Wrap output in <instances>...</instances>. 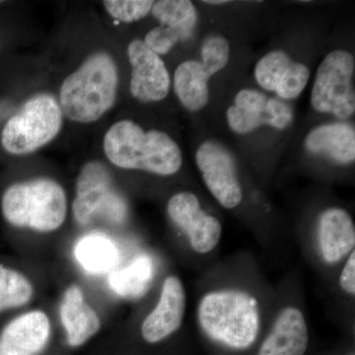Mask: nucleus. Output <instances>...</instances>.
Wrapping results in <instances>:
<instances>
[{
    "instance_id": "1",
    "label": "nucleus",
    "mask_w": 355,
    "mask_h": 355,
    "mask_svg": "<svg viewBox=\"0 0 355 355\" xmlns=\"http://www.w3.org/2000/svg\"><path fill=\"white\" fill-rule=\"evenodd\" d=\"M104 151L114 165L169 176L183 163L181 149L160 130L144 132L132 121H121L104 137Z\"/></svg>"
},
{
    "instance_id": "2",
    "label": "nucleus",
    "mask_w": 355,
    "mask_h": 355,
    "mask_svg": "<svg viewBox=\"0 0 355 355\" xmlns=\"http://www.w3.org/2000/svg\"><path fill=\"white\" fill-rule=\"evenodd\" d=\"M118 69L107 53H96L62 83L60 109L69 120L93 123L114 106Z\"/></svg>"
},
{
    "instance_id": "3",
    "label": "nucleus",
    "mask_w": 355,
    "mask_h": 355,
    "mask_svg": "<svg viewBox=\"0 0 355 355\" xmlns=\"http://www.w3.org/2000/svg\"><path fill=\"white\" fill-rule=\"evenodd\" d=\"M198 321L205 335L230 349H246L260 330L257 299L247 292H210L198 306Z\"/></svg>"
},
{
    "instance_id": "4",
    "label": "nucleus",
    "mask_w": 355,
    "mask_h": 355,
    "mask_svg": "<svg viewBox=\"0 0 355 355\" xmlns=\"http://www.w3.org/2000/svg\"><path fill=\"white\" fill-rule=\"evenodd\" d=\"M2 214L9 223L40 232L57 230L67 217L64 190L50 179L14 184L4 191Z\"/></svg>"
},
{
    "instance_id": "5",
    "label": "nucleus",
    "mask_w": 355,
    "mask_h": 355,
    "mask_svg": "<svg viewBox=\"0 0 355 355\" xmlns=\"http://www.w3.org/2000/svg\"><path fill=\"white\" fill-rule=\"evenodd\" d=\"M62 112L53 96L40 94L23 105L2 132V146L16 155L31 153L57 137Z\"/></svg>"
},
{
    "instance_id": "6",
    "label": "nucleus",
    "mask_w": 355,
    "mask_h": 355,
    "mask_svg": "<svg viewBox=\"0 0 355 355\" xmlns=\"http://www.w3.org/2000/svg\"><path fill=\"white\" fill-rule=\"evenodd\" d=\"M354 55L347 51H334L318 67L311 93V105L319 113L333 114L340 120L355 112Z\"/></svg>"
},
{
    "instance_id": "7",
    "label": "nucleus",
    "mask_w": 355,
    "mask_h": 355,
    "mask_svg": "<svg viewBox=\"0 0 355 355\" xmlns=\"http://www.w3.org/2000/svg\"><path fill=\"white\" fill-rule=\"evenodd\" d=\"M72 209L74 218L83 226L97 217L121 223L128 214L125 200L114 191L108 170L100 162H89L79 173Z\"/></svg>"
},
{
    "instance_id": "8",
    "label": "nucleus",
    "mask_w": 355,
    "mask_h": 355,
    "mask_svg": "<svg viewBox=\"0 0 355 355\" xmlns=\"http://www.w3.org/2000/svg\"><path fill=\"white\" fill-rule=\"evenodd\" d=\"M196 161L203 182L211 195L225 209H234L242 202L241 184L238 179L234 159L218 142H203L198 147Z\"/></svg>"
},
{
    "instance_id": "9",
    "label": "nucleus",
    "mask_w": 355,
    "mask_h": 355,
    "mask_svg": "<svg viewBox=\"0 0 355 355\" xmlns=\"http://www.w3.org/2000/svg\"><path fill=\"white\" fill-rule=\"evenodd\" d=\"M171 220L188 236L191 248L197 253L207 254L220 240L222 226L216 217L200 209L197 196L189 191L176 193L167 207Z\"/></svg>"
},
{
    "instance_id": "10",
    "label": "nucleus",
    "mask_w": 355,
    "mask_h": 355,
    "mask_svg": "<svg viewBox=\"0 0 355 355\" xmlns=\"http://www.w3.org/2000/svg\"><path fill=\"white\" fill-rule=\"evenodd\" d=\"M128 55L132 67L130 92L133 97L144 103L164 99L169 93L171 81L160 55L140 40L128 44Z\"/></svg>"
},
{
    "instance_id": "11",
    "label": "nucleus",
    "mask_w": 355,
    "mask_h": 355,
    "mask_svg": "<svg viewBox=\"0 0 355 355\" xmlns=\"http://www.w3.org/2000/svg\"><path fill=\"white\" fill-rule=\"evenodd\" d=\"M186 311V292L179 277H167L163 284L155 309L144 320L141 335L149 343L165 340L183 323Z\"/></svg>"
},
{
    "instance_id": "12",
    "label": "nucleus",
    "mask_w": 355,
    "mask_h": 355,
    "mask_svg": "<svg viewBox=\"0 0 355 355\" xmlns=\"http://www.w3.org/2000/svg\"><path fill=\"white\" fill-rule=\"evenodd\" d=\"M51 323L36 310L16 318L0 334V355H38L48 345Z\"/></svg>"
},
{
    "instance_id": "13",
    "label": "nucleus",
    "mask_w": 355,
    "mask_h": 355,
    "mask_svg": "<svg viewBox=\"0 0 355 355\" xmlns=\"http://www.w3.org/2000/svg\"><path fill=\"white\" fill-rule=\"evenodd\" d=\"M308 343L309 334L302 312L287 307L279 313L258 355H304Z\"/></svg>"
},
{
    "instance_id": "14",
    "label": "nucleus",
    "mask_w": 355,
    "mask_h": 355,
    "mask_svg": "<svg viewBox=\"0 0 355 355\" xmlns=\"http://www.w3.org/2000/svg\"><path fill=\"white\" fill-rule=\"evenodd\" d=\"M318 240L327 263L343 260L355 246L354 223L349 212L340 207L322 212L318 223Z\"/></svg>"
},
{
    "instance_id": "15",
    "label": "nucleus",
    "mask_w": 355,
    "mask_h": 355,
    "mask_svg": "<svg viewBox=\"0 0 355 355\" xmlns=\"http://www.w3.org/2000/svg\"><path fill=\"white\" fill-rule=\"evenodd\" d=\"M60 320L71 347H81L101 328L97 313L85 302L83 292L77 286H69L65 291Z\"/></svg>"
},
{
    "instance_id": "16",
    "label": "nucleus",
    "mask_w": 355,
    "mask_h": 355,
    "mask_svg": "<svg viewBox=\"0 0 355 355\" xmlns=\"http://www.w3.org/2000/svg\"><path fill=\"white\" fill-rule=\"evenodd\" d=\"M311 153L324 154L343 164L355 159V132L352 125L335 123L313 128L305 139Z\"/></svg>"
},
{
    "instance_id": "17",
    "label": "nucleus",
    "mask_w": 355,
    "mask_h": 355,
    "mask_svg": "<svg viewBox=\"0 0 355 355\" xmlns=\"http://www.w3.org/2000/svg\"><path fill=\"white\" fill-rule=\"evenodd\" d=\"M200 62L187 60L177 67L174 89L182 105L190 112L205 108L209 101V79Z\"/></svg>"
},
{
    "instance_id": "18",
    "label": "nucleus",
    "mask_w": 355,
    "mask_h": 355,
    "mask_svg": "<svg viewBox=\"0 0 355 355\" xmlns=\"http://www.w3.org/2000/svg\"><path fill=\"white\" fill-rule=\"evenodd\" d=\"M231 130L240 135L254 132L261 125H268L279 130H284L293 120V113L288 105L280 100L270 98L268 109L263 114H250L231 106L226 113Z\"/></svg>"
},
{
    "instance_id": "19",
    "label": "nucleus",
    "mask_w": 355,
    "mask_h": 355,
    "mask_svg": "<svg viewBox=\"0 0 355 355\" xmlns=\"http://www.w3.org/2000/svg\"><path fill=\"white\" fill-rule=\"evenodd\" d=\"M77 261L87 272H108L116 265L119 252L111 240L103 235H89L76 245L74 251Z\"/></svg>"
},
{
    "instance_id": "20",
    "label": "nucleus",
    "mask_w": 355,
    "mask_h": 355,
    "mask_svg": "<svg viewBox=\"0 0 355 355\" xmlns=\"http://www.w3.org/2000/svg\"><path fill=\"white\" fill-rule=\"evenodd\" d=\"M154 17L161 26L179 35L181 41H186L193 35L198 21V12L193 2L189 0H160L154 2Z\"/></svg>"
},
{
    "instance_id": "21",
    "label": "nucleus",
    "mask_w": 355,
    "mask_h": 355,
    "mask_svg": "<svg viewBox=\"0 0 355 355\" xmlns=\"http://www.w3.org/2000/svg\"><path fill=\"white\" fill-rule=\"evenodd\" d=\"M153 277V266L146 257H141L132 265L116 270L109 277V284L123 298H137L147 291Z\"/></svg>"
},
{
    "instance_id": "22",
    "label": "nucleus",
    "mask_w": 355,
    "mask_h": 355,
    "mask_svg": "<svg viewBox=\"0 0 355 355\" xmlns=\"http://www.w3.org/2000/svg\"><path fill=\"white\" fill-rule=\"evenodd\" d=\"M33 292L31 282L22 273L0 265V312L27 304Z\"/></svg>"
},
{
    "instance_id": "23",
    "label": "nucleus",
    "mask_w": 355,
    "mask_h": 355,
    "mask_svg": "<svg viewBox=\"0 0 355 355\" xmlns=\"http://www.w3.org/2000/svg\"><path fill=\"white\" fill-rule=\"evenodd\" d=\"M293 60L282 51H270L254 67V78L261 88L275 92L277 84Z\"/></svg>"
},
{
    "instance_id": "24",
    "label": "nucleus",
    "mask_w": 355,
    "mask_h": 355,
    "mask_svg": "<svg viewBox=\"0 0 355 355\" xmlns=\"http://www.w3.org/2000/svg\"><path fill=\"white\" fill-rule=\"evenodd\" d=\"M203 69L211 77L227 65L230 58V44L224 37L209 36L205 39L200 48Z\"/></svg>"
},
{
    "instance_id": "25",
    "label": "nucleus",
    "mask_w": 355,
    "mask_h": 355,
    "mask_svg": "<svg viewBox=\"0 0 355 355\" xmlns=\"http://www.w3.org/2000/svg\"><path fill=\"white\" fill-rule=\"evenodd\" d=\"M309 79L310 69L307 65L292 62L277 84L275 93L282 99H294L302 93Z\"/></svg>"
},
{
    "instance_id": "26",
    "label": "nucleus",
    "mask_w": 355,
    "mask_h": 355,
    "mask_svg": "<svg viewBox=\"0 0 355 355\" xmlns=\"http://www.w3.org/2000/svg\"><path fill=\"white\" fill-rule=\"evenodd\" d=\"M153 3L151 0H107L104 6L114 19L130 23L146 17L153 9Z\"/></svg>"
},
{
    "instance_id": "27",
    "label": "nucleus",
    "mask_w": 355,
    "mask_h": 355,
    "mask_svg": "<svg viewBox=\"0 0 355 355\" xmlns=\"http://www.w3.org/2000/svg\"><path fill=\"white\" fill-rule=\"evenodd\" d=\"M181 41L179 35L168 28L159 26L147 33L144 44L156 55H161L169 53L175 44Z\"/></svg>"
},
{
    "instance_id": "28",
    "label": "nucleus",
    "mask_w": 355,
    "mask_h": 355,
    "mask_svg": "<svg viewBox=\"0 0 355 355\" xmlns=\"http://www.w3.org/2000/svg\"><path fill=\"white\" fill-rule=\"evenodd\" d=\"M270 98L254 90V89H243L235 96V107L250 114H263L268 109Z\"/></svg>"
},
{
    "instance_id": "29",
    "label": "nucleus",
    "mask_w": 355,
    "mask_h": 355,
    "mask_svg": "<svg viewBox=\"0 0 355 355\" xmlns=\"http://www.w3.org/2000/svg\"><path fill=\"white\" fill-rule=\"evenodd\" d=\"M340 287L347 293L354 295L355 294V252L352 254L343 268L340 279Z\"/></svg>"
},
{
    "instance_id": "30",
    "label": "nucleus",
    "mask_w": 355,
    "mask_h": 355,
    "mask_svg": "<svg viewBox=\"0 0 355 355\" xmlns=\"http://www.w3.org/2000/svg\"><path fill=\"white\" fill-rule=\"evenodd\" d=\"M205 3H207V4H216V6H217V4H224V3H227V1H224V0H222V1H219V0H217V1H205Z\"/></svg>"
},
{
    "instance_id": "31",
    "label": "nucleus",
    "mask_w": 355,
    "mask_h": 355,
    "mask_svg": "<svg viewBox=\"0 0 355 355\" xmlns=\"http://www.w3.org/2000/svg\"><path fill=\"white\" fill-rule=\"evenodd\" d=\"M0 3H1V1H0Z\"/></svg>"
}]
</instances>
